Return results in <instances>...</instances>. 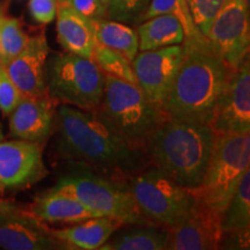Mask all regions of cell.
Returning a JSON list of instances; mask_svg holds the SVG:
<instances>
[{"label": "cell", "mask_w": 250, "mask_h": 250, "mask_svg": "<svg viewBox=\"0 0 250 250\" xmlns=\"http://www.w3.org/2000/svg\"><path fill=\"white\" fill-rule=\"evenodd\" d=\"M215 133L208 124L167 117L145 143L151 166L188 189L201 184Z\"/></svg>", "instance_id": "obj_3"}, {"label": "cell", "mask_w": 250, "mask_h": 250, "mask_svg": "<svg viewBox=\"0 0 250 250\" xmlns=\"http://www.w3.org/2000/svg\"><path fill=\"white\" fill-rule=\"evenodd\" d=\"M92 59L96 62L103 74L137 83L132 62H130L120 52L96 43Z\"/></svg>", "instance_id": "obj_26"}, {"label": "cell", "mask_w": 250, "mask_h": 250, "mask_svg": "<svg viewBox=\"0 0 250 250\" xmlns=\"http://www.w3.org/2000/svg\"><path fill=\"white\" fill-rule=\"evenodd\" d=\"M206 39L215 54L228 66L236 70L249 57V0H226Z\"/></svg>", "instance_id": "obj_9"}, {"label": "cell", "mask_w": 250, "mask_h": 250, "mask_svg": "<svg viewBox=\"0 0 250 250\" xmlns=\"http://www.w3.org/2000/svg\"><path fill=\"white\" fill-rule=\"evenodd\" d=\"M67 1L79 13L93 21L108 18L107 8L101 4L100 0H67Z\"/></svg>", "instance_id": "obj_31"}, {"label": "cell", "mask_w": 250, "mask_h": 250, "mask_svg": "<svg viewBox=\"0 0 250 250\" xmlns=\"http://www.w3.org/2000/svg\"><path fill=\"white\" fill-rule=\"evenodd\" d=\"M121 226L124 225L117 219L101 215L89 218L72 227L49 228V232L66 249L100 250Z\"/></svg>", "instance_id": "obj_19"}, {"label": "cell", "mask_w": 250, "mask_h": 250, "mask_svg": "<svg viewBox=\"0 0 250 250\" xmlns=\"http://www.w3.org/2000/svg\"><path fill=\"white\" fill-rule=\"evenodd\" d=\"M183 56V45L177 44L138 51L132 61L137 85L158 108H162Z\"/></svg>", "instance_id": "obj_11"}, {"label": "cell", "mask_w": 250, "mask_h": 250, "mask_svg": "<svg viewBox=\"0 0 250 250\" xmlns=\"http://www.w3.org/2000/svg\"><path fill=\"white\" fill-rule=\"evenodd\" d=\"M95 112L127 142L143 147L167 118L137 83L108 74H104L102 100Z\"/></svg>", "instance_id": "obj_4"}, {"label": "cell", "mask_w": 250, "mask_h": 250, "mask_svg": "<svg viewBox=\"0 0 250 250\" xmlns=\"http://www.w3.org/2000/svg\"><path fill=\"white\" fill-rule=\"evenodd\" d=\"M197 199V198H196ZM223 212L197 199L193 208L182 223L168 230L169 250L220 249Z\"/></svg>", "instance_id": "obj_13"}, {"label": "cell", "mask_w": 250, "mask_h": 250, "mask_svg": "<svg viewBox=\"0 0 250 250\" xmlns=\"http://www.w3.org/2000/svg\"><path fill=\"white\" fill-rule=\"evenodd\" d=\"M29 39L30 36L23 30L22 23L19 19L7 17L0 12V43L4 65L22 51Z\"/></svg>", "instance_id": "obj_25"}, {"label": "cell", "mask_w": 250, "mask_h": 250, "mask_svg": "<svg viewBox=\"0 0 250 250\" xmlns=\"http://www.w3.org/2000/svg\"><path fill=\"white\" fill-rule=\"evenodd\" d=\"M55 126L58 155L77 169L125 184L151 166L145 147L127 142L95 111L59 104Z\"/></svg>", "instance_id": "obj_1"}, {"label": "cell", "mask_w": 250, "mask_h": 250, "mask_svg": "<svg viewBox=\"0 0 250 250\" xmlns=\"http://www.w3.org/2000/svg\"><path fill=\"white\" fill-rule=\"evenodd\" d=\"M100 1H101V4L104 6L105 8H108V1H109V0H100Z\"/></svg>", "instance_id": "obj_33"}, {"label": "cell", "mask_w": 250, "mask_h": 250, "mask_svg": "<svg viewBox=\"0 0 250 250\" xmlns=\"http://www.w3.org/2000/svg\"><path fill=\"white\" fill-rule=\"evenodd\" d=\"M42 144L28 140L0 142V182L5 188H27L46 176Z\"/></svg>", "instance_id": "obj_14"}, {"label": "cell", "mask_w": 250, "mask_h": 250, "mask_svg": "<svg viewBox=\"0 0 250 250\" xmlns=\"http://www.w3.org/2000/svg\"><path fill=\"white\" fill-rule=\"evenodd\" d=\"M250 169V133L215 134L205 174L191 192L206 205L224 212L240 180Z\"/></svg>", "instance_id": "obj_5"}, {"label": "cell", "mask_w": 250, "mask_h": 250, "mask_svg": "<svg viewBox=\"0 0 250 250\" xmlns=\"http://www.w3.org/2000/svg\"><path fill=\"white\" fill-rule=\"evenodd\" d=\"M193 22L205 37L226 0H187Z\"/></svg>", "instance_id": "obj_28"}, {"label": "cell", "mask_w": 250, "mask_h": 250, "mask_svg": "<svg viewBox=\"0 0 250 250\" xmlns=\"http://www.w3.org/2000/svg\"><path fill=\"white\" fill-rule=\"evenodd\" d=\"M22 99L20 90L14 85L5 70L4 65L0 66V110L8 116Z\"/></svg>", "instance_id": "obj_29"}, {"label": "cell", "mask_w": 250, "mask_h": 250, "mask_svg": "<svg viewBox=\"0 0 250 250\" xmlns=\"http://www.w3.org/2000/svg\"><path fill=\"white\" fill-rule=\"evenodd\" d=\"M57 1H67V0H57Z\"/></svg>", "instance_id": "obj_37"}, {"label": "cell", "mask_w": 250, "mask_h": 250, "mask_svg": "<svg viewBox=\"0 0 250 250\" xmlns=\"http://www.w3.org/2000/svg\"><path fill=\"white\" fill-rule=\"evenodd\" d=\"M50 48L44 31L30 36L20 54L4 65L5 70L22 96L48 95L45 66Z\"/></svg>", "instance_id": "obj_15"}, {"label": "cell", "mask_w": 250, "mask_h": 250, "mask_svg": "<svg viewBox=\"0 0 250 250\" xmlns=\"http://www.w3.org/2000/svg\"><path fill=\"white\" fill-rule=\"evenodd\" d=\"M57 40L66 52L93 58L96 45L95 21L72 7L68 1H57Z\"/></svg>", "instance_id": "obj_17"}, {"label": "cell", "mask_w": 250, "mask_h": 250, "mask_svg": "<svg viewBox=\"0 0 250 250\" xmlns=\"http://www.w3.org/2000/svg\"><path fill=\"white\" fill-rule=\"evenodd\" d=\"M139 51L182 44L184 30L174 15L160 14L140 22L137 28Z\"/></svg>", "instance_id": "obj_21"}, {"label": "cell", "mask_w": 250, "mask_h": 250, "mask_svg": "<svg viewBox=\"0 0 250 250\" xmlns=\"http://www.w3.org/2000/svg\"><path fill=\"white\" fill-rule=\"evenodd\" d=\"M2 138H4V136H2V131H1V126H0V142H1Z\"/></svg>", "instance_id": "obj_36"}, {"label": "cell", "mask_w": 250, "mask_h": 250, "mask_svg": "<svg viewBox=\"0 0 250 250\" xmlns=\"http://www.w3.org/2000/svg\"><path fill=\"white\" fill-rule=\"evenodd\" d=\"M0 248L6 250H58L66 247L55 239L43 221L28 210L7 204L0 208Z\"/></svg>", "instance_id": "obj_12"}, {"label": "cell", "mask_w": 250, "mask_h": 250, "mask_svg": "<svg viewBox=\"0 0 250 250\" xmlns=\"http://www.w3.org/2000/svg\"><path fill=\"white\" fill-rule=\"evenodd\" d=\"M58 103L49 95L22 96L9 116V133L15 138L43 144L55 129Z\"/></svg>", "instance_id": "obj_16"}, {"label": "cell", "mask_w": 250, "mask_h": 250, "mask_svg": "<svg viewBox=\"0 0 250 250\" xmlns=\"http://www.w3.org/2000/svg\"><path fill=\"white\" fill-rule=\"evenodd\" d=\"M28 8L36 22L48 24L56 19L57 0H29Z\"/></svg>", "instance_id": "obj_30"}, {"label": "cell", "mask_w": 250, "mask_h": 250, "mask_svg": "<svg viewBox=\"0 0 250 250\" xmlns=\"http://www.w3.org/2000/svg\"><path fill=\"white\" fill-rule=\"evenodd\" d=\"M182 45L183 59L161 110L169 118L208 124L215 103L235 70L215 54L208 42Z\"/></svg>", "instance_id": "obj_2"}, {"label": "cell", "mask_w": 250, "mask_h": 250, "mask_svg": "<svg viewBox=\"0 0 250 250\" xmlns=\"http://www.w3.org/2000/svg\"><path fill=\"white\" fill-rule=\"evenodd\" d=\"M208 125L215 134L250 133L249 57L230 76Z\"/></svg>", "instance_id": "obj_10"}, {"label": "cell", "mask_w": 250, "mask_h": 250, "mask_svg": "<svg viewBox=\"0 0 250 250\" xmlns=\"http://www.w3.org/2000/svg\"><path fill=\"white\" fill-rule=\"evenodd\" d=\"M223 239H228V247L248 249L250 232V169L240 180L235 192L223 212ZM226 247V248H228Z\"/></svg>", "instance_id": "obj_18"}, {"label": "cell", "mask_w": 250, "mask_h": 250, "mask_svg": "<svg viewBox=\"0 0 250 250\" xmlns=\"http://www.w3.org/2000/svg\"><path fill=\"white\" fill-rule=\"evenodd\" d=\"M46 93L58 104L95 111L104 89V74L90 58L62 52L45 66Z\"/></svg>", "instance_id": "obj_7"}, {"label": "cell", "mask_w": 250, "mask_h": 250, "mask_svg": "<svg viewBox=\"0 0 250 250\" xmlns=\"http://www.w3.org/2000/svg\"><path fill=\"white\" fill-rule=\"evenodd\" d=\"M8 203H6V202H2V201H0V208H4V206H6L7 205Z\"/></svg>", "instance_id": "obj_34"}, {"label": "cell", "mask_w": 250, "mask_h": 250, "mask_svg": "<svg viewBox=\"0 0 250 250\" xmlns=\"http://www.w3.org/2000/svg\"><path fill=\"white\" fill-rule=\"evenodd\" d=\"M96 43L120 52L132 62L139 51L137 30L120 21L105 18L95 21Z\"/></svg>", "instance_id": "obj_23"}, {"label": "cell", "mask_w": 250, "mask_h": 250, "mask_svg": "<svg viewBox=\"0 0 250 250\" xmlns=\"http://www.w3.org/2000/svg\"><path fill=\"white\" fill-rule=\"evenodd\" d=\"M174 15L182 24L184 30V42L182 44H205L208 41L196 27L187 0H151L142 17L139 23L155 15Z\"/></svg>", "instance_id": "obj_24"}, {"label": "cell", "mask_w": 250, "mask_h": 250, "mask_svg": "<svg viewBox=\"0 0 250 250\" xmlns=\"http://www.w3.org/2000/svg\"><path fill=\"white\" fill-rule=\"evenodd\" d=\"M4 189H5V187H4V184H2L1 182H0V193H1L2 191H4Z\"/></svg>", "instance_id": "obj_35"}, {"label": "cell", "mask_w": 250, "mask_h": 250, "mask_svg": "<svg viewBox=\"0 0 250 250\" xmlns=\"http://www.w3.org/2000/svg\"><path fill=\"white\" fill-rule=\"evenodd\" d=\"M67 193L100 215L120 220L123 225H154L137 208L123 183L115 182L86 169L72 170L51 188Z\"/></svg>", "instance_id": "obj_8"}, {"label": "cell", "mask_w": 250, "mask_h": 250, "mask_svg": "<svg viewBox=\"0 0 250 250\" xmlns=\"http://www.w3.org/2000/svg\"><path fill=\"white\" fill-rule=\"evenodd\" d=\"M125 186L140 213L166 229L182 223L197 201L191 190L180 186L154 166L134 174Z\"/></svg>", "instance_id": "obj_6"}, {"label": "cell", "mask_w": 250, "mask_h": 250, "mask_svg": "<svg viewBox=\"0 0 250 250\" xmlns=\"http://www.w3.org/2000/svg\"><path fill=\"white\" fill-rule=\"evenodd\" d=\"M131 228L112 234L100 250H166L168 230L156 225H129Z\"/></svg>", "instance_id": "obj_22"}, {"label": "cell", "mask_w": 250, "mask_h": 250, "mask_svg": "<svg viewBox=\"0 0 250 250\" xmlns=\"http://www.w3.org/2000/svg\"><path fill=\"white\" fill-rule=\"evenodd\" d=\"M4 65V58H2V49H1V43H0V66Z\"/></svg>", "instance_id": "obj_32"}, {"label": "cell", "mask_w": 250, "mask_h": 250, "mask_svg": "<svg viewBox=\"0 0 250 250\" xmlns=\"http://www.w3.org/2000/svg\"><path fill=\"white\" fill-rule=\"evenodd\" d=\"M151 0H109L108 19L123 23H139Z\"/></svg>", "instance_id": "obj_27"}, {"label": "cell", "mask_w": 250, "mask_h": 250, "mask_svg": "<svg viewBox=\"0 0 250 250\" xmlns=\"http://www.w3.org/2000/svg\"><path fill=\"white\" fill-rule=\"evenodd\" d=\"M28 211L43 223L78 224L89 218L101 217L74 197L52 189L37 196Z\"/></svg>", "instance_id": "obj_20"}]
</instances>
